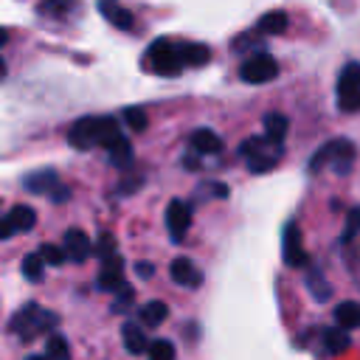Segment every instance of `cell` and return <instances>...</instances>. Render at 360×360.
<instances>
[{"mask_svg":"<svg viewBox=\"0 0 360 360\" xmlns=\"http://www.w3.org/2000/svg\"><path fill=\"white\" fill-rule=\"evenodd\" d=\"M278 155H281V146H276L273 152L264 149L262 155H256L253 160H248V169H250L253 174H264V172H270V169L278 163Z\"/></svg>","mask_w":360,"mask_h":360,"instance_id":"603a6c76","label":"cell"},{"mask_svg":"<svg viewBox=\"0 0 360 360\" xmlns=\"http://www.w3.org/2000/svg\"><path fill=\"white\" fill-rule=\"evenodd\" d=\"M177 53H180L183 65H191V68H200L211 59L208 45H200V42H183V45H177Z\"/></svg>","mask_w":360,"mask_h":360,"instance_id":"2e32d148","label":"cell"},{"mask_svg":"<svg viewBox=\"0 0 360 360\" xmlns=\"http://www.w3.org/2000/svg\"><path fill=\"white\" fill-rule=\"evenodd\" d=\"M357 233H360V205L349 208V214H346V225H343V233H340V242L349 245Z\"/></svg>","mask_w":360,"mask_h":360,"instance_id":"f1b7e54d","label":"cell"},{"mask_svg":"<svg viewBox=\"0 0 360 360\" xmlns=\"http://www.w3.org/2000/svg\"><path fill=\"white\" fill-rule=\"evenodd\" d=\"M6 217H8L11 228H14V233H17V231H31V228L37 225V211H34L31 205H14Z\"/></svg>","mask_w":360,"mask_h":360,"instance_id":"d6986e66","label":"cell"},{"mask_svg":"<svg viewBox=\"0 0 360 360\" xmlns=\"http://www.w3.org/2000/svg\"><path fill=\"white\" fill-rule=\"evenodd\" d=\"M68 197H70V188H65V186H56V188L51 191V200H53V202H65Z\"/></svg>","mask_w":360,"mask_h":360,"instance_id":"74e56055","label":"cell"},{"mask_svg":"<svg viewBox=\"0 0 360 360\" xmlns=\"http://www.w3.org/2000/svg\"><path fill=\"white\" fill-rule=\"evenodd\" d=\"M141 186H143V180H141V177H124V183L115 188V194H118V197H127V194L138 191Z\"/></svg>","mask_w":360,"mask_h":360,"instance_id":"8d00e7d4","label":"cell"},{"mask_svg":"<svg viewBox=\"0 0 360 360\" xmlns=\"http://www.w3.org/2000/svg\"><path fill=\"white\" fill-rule=\"evenodd\" d=\"M56 315L53 312H45L39 304H25L14 318H11V332L20 335L22 340H34L37 335H42L45 329H53L56 326Z\"/></svg>","mask_w":360,"mask_h":360,"instance_id":"7a4b0ae2","label":"cell"},{"mask_svg":"<svg viewBox=\"0 0 360 360\" xmlns=\"http://www.w3.org/2000/svg\"><path fill=\"white\" fill-rule=\"evenodd\" d=\"M121 338H124V346L129 354H146L149 352V340L143 335V326H135V321H127L121 326Z\"/></svg>","mask_w":360,"mask_h":360,"instance_id":"5bb4252c","label":"cell"},{"mask_svg":"<svg viewBox=\"0 0 360 360\" xmlns=\"http://www.w3.org/2000/svg\"><path fill=\"white\" fill-rule=\"evenodd\" d=\"M323 346H326V352H332V354L346 352V349L352 346L349 329H343V326H329V329H323Z\"/></svg>","mask_w":360,"mask_h":360,"instance_id":"ffe728a7","label":"cell"},{"mask_svg":"<svg viewBox=\"0 0 360 360\" xmlns=\"http://www.w3.org/2000/svg\"><path fill=\"white\" fill-rule=\"evenodd\" d=\"M264 143H270L264 135H253V138H248V141L239 146V158H245V160H253L256 155H262V152H264Z\"/></svg>","mask_w":360,"mask_h":360,"instance_id":"f546056e","label":"cell"},{"mask_svg":"<svg viewBox=\"0 0 360 360\" xmlns=\"http://www.w3.org/2000/svg\"><path fill=\"white\" fill-rule=\"evenodd\" d=\"M188 143L200 155H219L222 152V138L214 129H205V127L202 129H194L191 138H188Z\"/></svg>","mask_w":360,"mask_h":360,"instance_id":"7c38bea8","label":"cell"},{"mask_svg":"<svg viewBox=\"0 0 360 360\" xmlns=\"http://www.w3.org/2000/svg\"><path fill=\"white\" fill-rule=\"evenodd\" d=\"M132 301H135V290H132L129 284H124V287L115 292V298H112V312H127V309L132 307Z\"/></svg>","mask_w":360,"mask_h":360,"instance_id":"836d02e7","label":"cell"},{"mask_svg":"<svg viewBox=\"0 0 360 360\" xmlns=\"http://www.w3.org/2000/svg\"><path fill=\"white\" fill-rule=\"evenodd\" d=\"M169 318V307L163 301H146L141 309H138V321L143 326H160L163 321Z\"/></svg>","mask_w":360,"mask_h":360,"instance_id":"e0dca14e","label":"cell"},{"mask_svg":"<svg viewBox=\"0 0 360 360\" xmlns=\"http://www.w3.org/2000/svg\"><path fill=\"white\" fill-rule=\"evenodd\" d=\"M28 360H51V357H48V354H45V357H37V354H34V357H28Z\"/></svg>","mask_w":360,"mask_h":360,"instance_id":"ab89813d","label":"cell"},{"mask_svg":"<svg viewBox=\"0 0 360 360\" xmlns=\"http://www.w3.org/2000/svg\"><path fill=\"white\" fill-rule=\"evenodd\" d=\"M22 276L28 281H42V276H45V259L39 256V250L22 256Z\"/></svg>","mask_w":360,"mask_h":360,"instance_id":"cb8c5ba5","label":"cell"},{"mask_svg":"<svg viewBox=\"0 0 360 360\" xmlns=\"http://www.w3.org/2000/svg\"><path fill=\"white\" fill-rule=\"evenodd\" d=\"M107 155H110V163L112 166H118V169H127L129 163H132V143L121 135L110 149H107Z\"/></svg>","mask_w":360,"mask_h":360,"instance_id":"7402d4cb","label":"cell"},{"mask_svg":"<svg viewBox=\"0 0 360 360\" xmlns=\"http://www.w3.org/2000/svg\"><path fill=\"white\" fill-rule=\"evenodd\" d=\"M56 186H59V180H56V172H53V169L34 172V174H28V177L22 180V188L31 191V194H51Z\"/></svg>","mask_w":360,"mask_h":360,"instance_id":"4fadbf2b","label":"cell"},{"mask_svg":"<svg viewBox=\"0 0 360 360\" xmlns=\"http://www.w3.org/2000/svg\"><path fill=\"white\" fill-rule=\"evenodd\" d=\"M169 276H172L174 284L188 287V290H197V287L202 284V273H200V270L194 267V262L186 259V256H177V259L169 264Z\"/></svg>","mask_w":360,"mask_h":360,"instance_id":"30bf717a","label":"cell"},{"mask_svg":"<svg viewBox=\"0 0 360 360\" xmlns=\"http://www.w3.org/2000/svg\"><path fill=\"white\" fill-rule=\"evenodd\" d=\"M276 73H278V65H276V59L270 53H253L239 68V76L248 84H264V82L276 79Z\"/></svg>","mask_w":360,"mask_h":360,"instance_id":"5b68a950","label":"cell"},{"mask_svg":"<svg viewBox=\"0 0 360 360\" xmlns=\"http://www.w3.org/2000/svg\"><path fill=\"white\" fill-rule=\"evenodd\" d=\"M98 11H101L104 20L112 22L118 31H132V28H135V17H132V11H127L118 0H98Z\"/></svg>","mask_w":360,"mask_h":360,"instance_id":"8fae6325","label":"cell"},{"mask_svg":"<svg viewBox=\"0 0 360 360\" xmlns=\"http://www.w3.org/2000/svg\"><path fill=\"white\" fill-rule=\"evenodd\" d=\"M96 253H98L101 259H107V256L115 253V239H112V233H101V236H98V242H96Z\"/></svg>","mask_w":360,"mask_h":360,"instance_id":"d590c367","label":"cell"},{"mask_svg":"<svg viewBox=\"0 0 360 360\" xmlns=\"http://www.w3.org/2000/svg\"><path fill=\"white\" fill-rule=\"evenodd\" d=\"M39 256H42V259H45V264H51V267H59V264H65V259H68L65 248L51 245V242H45V245L39 248Z\"/></svg>","mask_w":360,"mask_h":360,"instance_id":"4dcf8cb0","label":"cell"},{"mask_svg":"<svg viewBox=\"0 0 360 360\" xmlns=\"http://www.w3.org/2000/svg\"><path fill=\"white\" fill-rule=\"evenodd\" d=\"M45 354L51 360H70V346H68V340L62 335H51L48 343H45Z\"/></svg>","mask_w":360,"mask_h":360,"instance_id":"484cf974","label":"cell"},{"mask_svg":"<svg viewBox=\"0 0 360 360\" xmlns=\"http://www.w3.org/2000/svg\"><path fill=\"white\" fill-rule=\"evenodd\" d=\"M354 158H357V149H354V143H352V141H329V143H323V146L312 155L309 169H312V172H318V169H323L326 163H332V166H335V172L346 174V172L352 169Z\"/></svg>","mask_w":360,"mask_h":360,"instance_id":"3957f363","label":"cell"},{"mask_svg":"<svg viewBox=\"0 0 360 360\" xmlns=\"http://www.w3.org/2000/svg\"><path fill=\"white\" fill-rule=\"evenodd\" d=\"M124 284H127V281H124V259H121L118 253L101 259V270H98L96 287H98L101 292H112V295H115Z\"/></svg>","mask_w":360,"mask_h":360,"instance_id":"ba28073f","label":"cell"},{"mask_svg":"<svg viewBox=\"0 0 360 360\" xmlns=\"http://www.w3.org/2000/svg\"><path fill=\"white\" fill-rule=\"evenodd\" d=\"M338 107H340L343 112H354V110H360V87L346 90V93H338Z\"/></svg>","mask_w":360,"mask_h":360,"instance_id":"e575fe53","label":"cell"},{"mask_svg":"<svg viewBox=\"0 0 360 360\" xmlns=\"http://www.w3.org/2000/svg\"><path fill=\"white\" fill-rule=\"evenodd\" d=\"M143 62H146V68L152 70V73H158V76H177L183 68V59H180V53H177V45H172L169 39H155L149 48H146V56H143Z\"/></svg>","mask_w":360,"mask_h":360,"instance_id":"277c9868","label":"cell"},{"mask_svg":"<svg viewBox=\"0 0 360 360\" xmlns=\"http://www.w3.org/2000/svg\"><path fill=\"white\" fill-rule=\"evenodd\" d=\"M146 357L149 360H174L177 357V349H174V343L172 340H152L149 343V352H146Z\"/></svg>","mask_w":360,"mask_h":360,"instance_id":"4316f807","label":"cell"},{"mask_svg":"<svg viewBox=\"0 0 360 360\" xmlns=\"http://www.w3.org/2000/svg\"><path fill=\"white\" fill-rule=\"evenodd\" d=\"M191 225V205L183 200H172L166 205V231L172 236V242H183Z\"/></svg>","mask_w":360,"mask_h":360,"instance_id":"52a82bcc","label":"cell"},{"mask_svg":"<svg viewBox=\"0 0 360 360\" xmlns=\"http://www.w3.org/2000/svg\"><path fill=\"white\" fill-rule=\"evenodd\" d=\"M307 284H309V290H312V295H315L318 301H326V298H329V284H323V276H321L318 270H309Z\"/></svg>","mask_w":360,"mask_h":360,"instance_id":"d6a6232c","label":"cell"},{"mask_svg":"<svg viewBox=\"0 0 360 360\" xmlns=\"http://www.w3.org/2000/svg\"><path fill=\"white\" fill-rule=\"evenodd\" d=\"M287 127H290L287 115H281V112H267V115H264V138H267L273 146H281V143H284Z\"/></svg>","mask_w":360,"mask_h":360,"instance_id":"9a60e30c","label":"cell"},{"mask_svg":"<svg viewBox=\"0 0 360 360\" xmlns=\"http://www.w3.org/2000/svg\"><path fill=\"white\" fill-rule=\"evenodd\" d=\"M335 321L343 329H360V304L357 301H340L335 307Z\"/></svg>","mask_w":360,"mask_h":360,"instance_id":"ac0fdd59","label":"cell"},{"mask_svg":"<svg viewBox=\"0 0 360 360\" xmlns=\"http://www.w3.org/2000/svg\"><path fill=\"white\" fill-rule=\"evenodd\" d=\"M76 8V0H42L39 3V14L48 17H68V11Z\"/></svg>","mask_w":360,"mask_h":360,"instance_id":"83f0119b","label":"cell"},{"mask_svg":"<svg viewBox=\"0 0 360 360\" xmlns=\"http://www.w3.org/2000/svg\"><path fill=\"white\" fill-rule=\"evenodd\" d=\"M281 256H284L287 267H307V262H309V256L304 250V242H301V228L295 222H287V228H284Z\"/></svg>","mask_w":360,"mask_h":360,"instance_id":"8992f818","label":"cell"},{"mask_svg":"<svg viewBox=\"0 0 360 360\" xmlns=\"http://www.w3.org/2000/svg\"><path fill=\"white\" fill-rule=\"evenodd\" d=\"M287 11H267L262 20H259V34H270V37H276V34H284L287 31Z\"/></svg>","mask_w":360,"mask_h":360,"instance_id":"44dd1931","label":"cell"},{"mask_svg":"<svg viewBox=\"0 0 360 360\" xmlns=\"http://www.w3.org/2000/svg\"><path fill=\"white\" fill-rule=\"evenodd\" d=\"M124 121L135 129V132H143L146 127H149V121H146V112L141 110V107H127L124 110Z\"/></svg>","mask_w":360,"mask_h":360,"instance_id":"1f68e13d","label":"cell"},{"mask_svg":"<svg viewBox=\"0 0 360 360\" xmlns=\"http://www.w3.org/2000/svg\"><path fill=\"white\" fill-rule=\"evenodd\" d=\"M121 138V129H118V121L112 115H87V118H79L70 132H68V141L70 146L76 149H93V146H101V149H110L115 141Z\"/></svg>","mask_w":360,"mask_h":360,"instance_id":"6da1fadb","label":"cell"},{"mask_svg":"<svg viewBox=\"0 0 360 360\" xmlns=\"http://www.w3.org/2000/svg\"><path fill=\"white\" fill-rule=\"evenodd\" d=\"M135 273H138L141 278H152V273H155V267H152L149 262H138V264H135Z\"/></svg>","mask_w":360,"mask_h":360,"instance_id":"f35d334b","label":"cell"},{"mask_svg":"<svg viewBox=\"0 0 360 360\" xmlns=\"http://www.w3.org/2000/svg\"><path fill=\"white\" fill-rule=\"evenodd\" d=\"M354 87H360V62H349L338 76V93H346Z\"/></svg>","mask_w":360,"mask_h":360,"instance_id":"d4e9b609","label":"cell"},{"mask_svg":"<svg viewBox=\"0 0 360 360\" xmlns=\"http://www.w3.org/2000/svg\"><path fill=\"white\" fill-rule=\"evenodd\" d=\"M65 253H68V259L73 262V264H82V262H87L90 259V253L96 250V245L90 242V236L84 233V231H79V228H70V231H65Z\"/></svg>","mask_w":360,"mask_h":360,"instance_id":"9c48e42d","label":"cell"}]
</instances>
